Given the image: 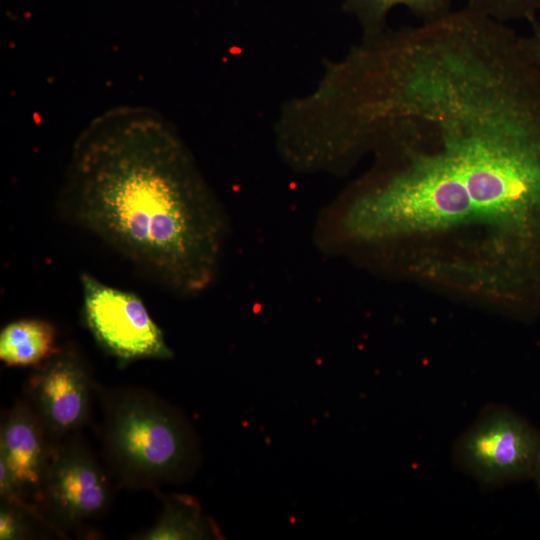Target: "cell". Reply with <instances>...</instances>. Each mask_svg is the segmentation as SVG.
<instances>
[{
	"label": "cell",
	"instance_id": "4",
	"mask_svg": "<svg viewBox=\"0 0 540 540\" xmlns=\"http://www.w3.org/2000/svg\"><path fill=\"white\" fill-rule=\"evenodd\" d=\"M112 491L108 473L75 435L53 445L39 510L47 524L62 532L101 517Z\"/></svg>",
	"mask_w": 540,
	"mask_h": 540
},
{
	"label": "cell",
	"instance_id": "8",
	"mask_svg": "<svg viewBox=\"0 0 540 540\" xmlns=\"http://www.w3.org/2000/svg\"><path fill=\"white\" fill-rule=\"evenodd\" d=\"M58 350L55 328L43 319H19L0 333V359L6 366L35 367Z\"/></svg>",
	"mask_w": 540,
	"mask_h": 540
},
{
	"label": "cell",
	"instance_id": "14",
	"mask_svg": "<svg viewBox=\"0 0 540 540\" xmlns=\"http://www.w3.org/2000/svg\"><path fill=\"white\" fill-rule=\"evenodd\" d=\"M532 479L535 481L536 486H537V490H538V492L540 494V448H539V451H538V455H537V459H536Z\"/></svg>",
	"mask_w": 540,
	"mask_h": 540
},
{
	"label": "cell",
	"instance_id": "9",
	"mask_svg": "<svg viewBox=\"0 0 540 540\" xmlns=\"http://www.w3.org/2000/svg\"><path fill=\"white\" fill-rule=\"evenodd\" d=\"M218 535L212 521L202 512L195 498L172 494L165 498L163 511L155 524L135 538L182 540L208 539Z\"/></svg>",
	"mask_w": 540,
	"mask_h": 540
},
{
	"label": "cell",
	"instance_id": "1",
	"mask_svg": "<svg viewBox=\"0 0 540 540\" xmlns=\"http://www.w3.org/2000/svg\"><path fill=\"white\" fill-rule=\"evenodd\" d=\"M61 208L176 293L198 294L217 276L226 216L178 132L153 109L116 107L81 132Z\"/></svg>",
	"mask_w": 540,
	"mask_h": 540
},
{
	"label": "cell",
	"instance_id": "7",
	"mask_svg": "<svg viewBox=\"0 0 540 540\" xmlns=\"http://www.w3.org/2000/svg\"><path fill=\"white\" fill-rule=\"evenodd\" d=\"M53 443L39 417L25 399L5 414L0 431V489L23 501L40 502Z\"/></svg>",
	"mask_w": 540,
	"mask_h": 540
},
{
	"label": "cell",
	"instance_id": "2",
	"mask_svg": "<svg viewBox=\"0 0 540 540\" xmlns=\"http://www.w3.org/2000/svg\"><path fill=\"white\" fill-rule=\"evenodd\" d=\"M104 458L111 475L131 490H156L188 480L200 447L185 415L149 390L100 389Z\"/></svg>",
	"mask_w": 540,
	"mask_h": 540
},
{
	"label": "cell",
	"instance_id": "13",
	"mask_svg": "<svg viewBox=\"0 0 540 540\" xmlns=\"http://www.w3.org/2000/svg\"><path fill=\"white\" fill-rule=\"evenodd\" d=\"M530 24V32L524 36L528 51L540 70V21L535 18L528 22Z\"/></svg>",
	"mask_w": 540,
	"mask_h": 540
},
{
	"label": "cell",
	"instance_id": "10",
	"mask_svg": "<svg viewBox=\"0 0 540 540\" xmlns=\"http://www.w3.org/2000/svg\"><path fill=\"white\" fill-rule=\"evenodd\" d=\"M453 0H344L342 8L359 24L363 38L376 36L387 29V17L396 7H404L422 20L436 21L452 9Z\"/></svg>",
	"mask_w": 540,
	"mask_h": 540
},
{
	"label": "cell",
	"instance_id": "5",
	"mask_svg": "<svg viewBox=\"0 0 540 540\" xmlns=\"http://www.w3.org/2000/svg\"><path fill=\"white\" fill-rule=\"evenodd\" d=\"M80 282L85 323L108 354L122 362L173 356L163 332L137 295L87 273L81 274Z\"/></svg>",
	"mask_w": 540,
	"mask_h": 540
},
{
	"label": "cell",
	"instance_id": "6",
	"mask_svg": "<svg viewBox=\"0 0 540 540\" xmlns=\"http://www.w3.org/2000/svg\"><path fill=\"white\" fill-rule=\"evenodd\" d=\"M94 383L88 366L73 349H60L35 366L24 399L44 425L53 445L74 435L90 415Z\"/></svg>",
	"mask_w": 540,
	"mask_h": 540
},
{
	"label": "cell",
	"instance_id": "3",
	"mask_svg": "<svg viewBox=\"0 0 540 540\" xmlns=\"http://www.w3.org/2000/svg\"><path fill=\"white\" fill-rule=\"evenodd\" d=\"M540 431L514 410L499 404L485 407L457 438L455 465L485 487L532 479Z\"/></svg>",
	"mask_w": 540,
	"mask_h": 540
},
{
	"label": "cell",
	"instance_id": "12",
	"mask_svg": "<svg viewBox=\"0 0 540 540\" xmlns=\"http://www.w3.org/2000/svg\"><path fill=\"white\" fill-rule=\"evenodd\" d=\"M36 519L44 523L38 514L18 505L1 502L0 509V539H25L32 535V522Z\"/></svg>",
	"mask_w": 540,
	"mask_h": 540
},
{
	"label": "cell",
	"instance_id": "11",
	"mask_svg": "<svg viewBox=\"0 0 540 540\" xmlns=\"http://www.w3.org/2000/svg\"><path fill=\"white\" fill-rule=\"evenodd\" d=\"M466 7L500 23L537 18L540 0H467Z\"/></svg>",
	"mask_w": 540,
	"mask_h": 540
}]
</instances>
